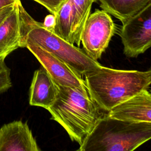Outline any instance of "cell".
<instances>
[{
    "label": "cell",
    "instance_id": "obj_16",
    "mask_svg": "<svg viewBox=\"0 0 151 151\" xmlns=\"http://www.w3.org/2000/svg\"><path fill=\"white\" fill-rule=\"evenodd\" d=\"M15 2L14 4H12L6 6H4L0 8V25L13 9L14 7Z\"/></svg>",
    "mask_w": 151,
    "mask_h": 151
},
{
    "label": "cell",
    "instance_id": "obj_2",
    "mask_svg": "<svg viewBox=\"0 0 151 151\" xmlns=\"http://www.w3.org/2000/svg\"><path fill=\"white\" fill-rule=\"evenodd\" d=\"M57 85L56 99L47 110L71 140L80 145L103 114L87 89Z\"/></svg>",
    "mask_w": 151,
    "mask_h": 151
},
{
    "label": "cell",
    "instance_id": "obj_6",
    "mask_svg": "<svg viewBox=\"0 0 151 151\" xmlns=\"http://www.w3.org/2000/svg\"><path fill=\"white\" fill-rule=\"evenodd\" d=\"M116 32V25L105 10L96 9L88 16L81 31L80 41L85 52L97 61L107 49Z\"/></svg>",
    "mask_w": 151,
    "mask_h": 151
},
{
    "label": "cell",
    "instance_id": "obj_14",
    "mask_svg": "<svg viewBox=\"0 0 151 151\" xmlns=\"http://www.w3.org/2000/svg\"><path fill=\"white\" fill-rule=\"evenodd\" d=\"M5 58L0 57V94L6 91L12 86L11 71L5 63Z\"/></svg>",
    "mask_w": 151,
    "mask_h": 151
},
{
    "label": "cell",
    "instance_id": "obj_5",
    "mask_svg": "<svg viewBox=\"0 0 151 151\" xmlns=\"http://www.w3.org/2000/svg\"><path fill=\"white\" fill-rule=\"evenodd\" d=\"M96 0H66L55 16L52 32L70 44L80 47L83 27Z\"/></svg>",
    "mask_w": 151,
    "mask_h": 151
},
{
    "label": "cell",
    "instance_id": "obj_8",
    "mask_svg": "<svg viewBox=\"0 0 151 151\" xmlns=\"http://www.w3.org/2000/svg\"><path fill=\"white\" fill-rule=\"evenodd\" d=\"M25 48L34 55L57 84L87 89L81 76L63 61L36 45L27 43Z\"/></svg>",
    "mask_w": 151,
    "mask_h": 151
},
{
    "label": "cell",
    "instance_id": "obj_13",
    "mask_svg": "<svg viewBox=\"0 0 151 151\" xmlns=\"http://www.w3.org/2000/svg\"><path fill=\"white\" fill-rule=\"evenodd\" d=\"M100 7L119 19L122 24L132 17L151 0H96Z\"/></svg>",
    "mask_w": 151,
    "mask_h": 151
},
{
    "label": "cell",
    "instance_id": "obj_21",
    "mask_svg": "<svg viewBox=\"0 0 151 151\" xmlns=\"http://www.w3.org/2000/svg\"><path fill=\"white\" fill-rule=\"evenodd\" d=\"M14 1H16V0H14Z\"/></svg>",
    "mask_w": 151,
    "mask_h": 151
},
{
    "label": "cell",
    "instance_id": "obj_10",
    "mask_svg": "<svg viewBox=\"0 0 151 151\" xmlns=\"http://www.w3.org/2000/svg\"><path fill=\"white\" fill-rule=\"evenodd\" d=\"M114 118L151 123V93L144 90L107 112Z\"/></svg>",
    "mask_w": 151,
    "mask_h": 151
},
{
    "label": "cell",
    "instance_id": "obj_1",
    "mask_svg": "<svg viewBox=\"0 0 151 151\" xmlns=\"http://www.w3.org/2000/svg\"><path fill=\"white\" fill-rule=\"evenodd\" d=\"M90 97L101 110L110 111L151 84V71L117 70L101 66L84 76Z\"/></svg>",
    "mask_w": 151,
    "mask_h": 151
},
{
    "label": "cell",
    "instance_id": "obj_17",
    "mask_svg": "<svg viewBox=\"0 0 151 151\" xmlns=\"http://www.w3.org/2000/svg\"><path fill=\"white\" fill-rule=\"evenodd\" d=\"M55 24V16L53 14H50L47 15L44 21L42 22L43 26L47 29L52 31Z\"/></svg>",
    "mask_w": 151,
    "mask_h": 151
},
{
    "label": "cell",
    "instance_id": "obj_12",
    "mask_svg": "<svg viewBox=\"0 0 151 151\" xmlns=\"http://www.w3.org/2000/svg\"><path fill=\"white\" fill-rule=\"evenodd\" d=\"M17 1L12 11L0 25V57H6L23 47V30Z\"/></svg>",
    "mask_w": 151,
    "mask_h": 151
},
{
    "label": "cell",
    "instance_id": "obj_20",
    "mask_svg": "<svg viewBox=\"0 0 151 151\" xmlns=\"http://www.w3.org/2000/svg\"><path fill=\"white\" fill-rule=\"evenodd\" d=\"M150 93H151V90H150Z\"/></svg>",
    "mask_w": 151,
    "mask_h": 151
},
{
    "label": "cell",
    "instance_id": "obj_9",
    "mask_svg": "<svg viewBox=\"0 0 151 151\" xmlns=\"http://www.w3.org/2000/svg\"><path fill=\"white\" fill-rule=\"evenodd\" d=\"M27 123L13 121L0 129V151H40Z\"/></svg>",
    "mask_w": 151,
    "mask_h": 151
},
{
    "label": "cell",
    "instance_id": "obj_3",
    "mask_svg": "<svg viewBox=\"0 0 151 151\" xmlns=\"http://www.w3.org/2000/svg\"><path fill=\"white\" fill-rule=\"evenodd\" d=\"M151 139V123L103 114L78 151H132Z\"/></svg>",
    "mask_w": 151,
    "mask_h": 151
},
{
    "label": "cell",
    "instance_id": "obj_7",
    "mask_svg": "<svg viewBox=\"0 0 151 151\" xmlns=\"http://www.w3.org/2000/svg\"><path fill=\"white\" fill-rule=\"evenodd\" d=\"M122 24L119 35L127 57H137L151 47V1Z\"/></svg>",
    "mask_w": 151,
    "mask_h": 151
},
{
    "label": "cell",
    "instance_id": "obj_19",
    "mask_svg": "<svg viewBox=\"0 0 151 151\" xmlns=\"http://www.w3.org/2000/svg\"><path fill=\"white\" fill-rule=\"evenodd\" d=\"M149 70H150V71H151V67H150V68H149Z\"/></svg>",
    "mask_w": 151,
    "mask_h": 151
},
{
    "label": "cell",
    "instance_id": "obj_4",
    "mask_svg": "<svg viewBox=\"0 0 151 151\" xmlns=\"http://www.w3.org/2000/svg\"><path fill=\"white\" fill-rule=\"evenodd\" d=\"M17 5L24 33L23 48L27 43L36 45L63 61L81 76L102 66L84 50L66 41L45 28L42 22L33 19L23 7L21 0L17 1Z\"/></svg>",
    "mask_w": 151,
    "mask_h": 151
},
{
    "label": "cell",
    "instance_id": "obj_15",
    "mask_svg": "<svg viewBox=\"0 0 151 151\" xmlns=\"http://www.w3.org/2000/svg\"><path fill=\"white\" fill-rule=\"evenodd\" d=\"M47 8L52 14L55 15L61 5L66 0H34Z\"/></svg>",
    "mask_w": 151,
    "mask_h": 151
},
{
    "label": "cell",
    "instance_id": "obj_18",
    "mask_svg": "<svg viewBox=\"0 0 151 151\" xmlns=\"http://www.w3.org/2000/svg\"><path fill=\"white\" fill-rule=\"evenodd\" d=\"M16 1H14V0H0V8L4 6H6V5L14 4Z\"/></svg>",
    "mask_w": 151,
    "mask_h": 151
},
{
    "label": "cell",
    "instance_id": "obj_11",
    "mask_svg": "<svg viewBox=\"0 0 151 151\" xmlns=\"http://www.w3.org/2000/svg\"><path fill=\"white\" fill-rule=\"evenodd\" d=\"M58 93L57 85L41 67L35 71L29 90V104L48 109L55 101Z\"/></svg>",
    "mask_w": 151,
    "mask_h": 151
}]
</instances>
